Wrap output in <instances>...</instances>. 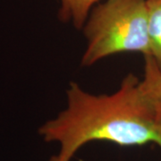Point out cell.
<instances>
[{"label": "cell", "instance_id": "5b68a950", "mask_svg": "<svg viewBox=\"0 0 161 161\" xmlns=\"http://www.w3.org/2000/svg\"><path fill=\"white\" fill-rule=\"evenodd\" d=\"M150 57L161 69V0H146Z\"/></svg>", "mask_w": 161, "mask_h": 161}, {"label": "cell", "instance_id": "6da1fadb", "mask_svg": "<svg viewBox=\"0 0 161 161\" xmlns=\"http://www.w3.org/2000/svg\"><path fill=\"white\" fill-rule=\"evenodd\" d=\"M66 96V108L39 129L45 142L59 144L49 161H71L82 146L96 141L119 146L154 143L161 150L160 123L135 75H126L112 94H92L73 81Z\"/></svg>", "mask_w": 161, "mask_h": 161}, {"label": "cell", "instance_id": "7a4b0ae2", "mask_svg": "<svg viewBox=\"0 0 161 161\" xmlns=\"http://www.w3.org/2000/svg\"><path fill=\"white\" fill-rule=\"evenodd\" d=\"M82 30L87 41L83 66L120 53L150 55L146 0H103L93 7Z\"/></svg>", "mask_w": 161, "mask_h": 161}, {"label": "cell", "instance_id": "277c9868", "mask_svg": "<svg viewBox=\"0 0 161 161\" xmlns=\"http://www.w3.org/2000/svg\"><path fill=\"white\" fill-rule=\"evenodd\" d=\"M144 75L142 85L155 108L161 125V69L150 56L144 57Z\"/></svg>", "mask_w": 161, "mask_h": 161}, {"label": "cell", "instance_id": "3957f363", "mask_svg": "<svg viewBox=\"0 0 161 161\" xmlns=\"http://www.w3.org/2000/svg\"><path fill=\"white\" fill-rule=\"evenodd\" d=\"M103 0H59L58 17L64 23L82 29L93 7Z\"/></svg>", "mask_w": 161, "mask_h": 161}]
</instances>
